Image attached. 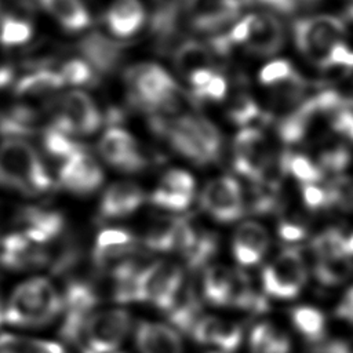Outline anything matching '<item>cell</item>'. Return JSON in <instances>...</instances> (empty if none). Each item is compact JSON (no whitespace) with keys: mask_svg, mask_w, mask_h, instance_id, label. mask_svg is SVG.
I'll return each mask as SVG.
<instances>
[{"mask_svg":"<svg viewBox=\"0 0 353 353\" xmlns=\"http://www.w3.org/2000/svg\"><path fill=\"white\" fill-rule=\"evenodd\" d=\"M62 310V298L47 279L34 277L18 285L3 307V323L39 327L52 321Z\"/></svg>","mask_w":353,"mask_h":353,"instance_id":"6da1fadb","label":"cell"},{"mask_svg":"<svg viewBox=\"0 0 353 353\" xmlns=\"http://www.w3.org/2000/svg\"><path fill=\"white\" fill-rule=\"evenodd\" d=\"M51 176L37 152L25 141L10 138L0 145V185L26 194L51 188Z\"/></svg>","mask_w":353,"mask_h":353,"instance_id":"7a4b0ae2","label":"cell"},{"mask_svg":"<svg viewBox=\"0 0 353 353\" xmlns=\"http://www.w3.org/2000/svg\"><path fill=\"white\" fill-rule=\"evenodd\" d=\"M130 98L134 105L149 114L160 112L181 88L159 65L141 63L125 72Z\"/></svg>","mask_w":353,"mask_h":353,"instance_id":"3957f363","label":"cell"},{"mask_svg":"<svg viewBox=\"0 0 353 353\" xmlns=\"http://www.w3.org/2000/svg\"><path fill=\"white\" fill-rule=\"evenodd\" d=\"M292 30L298 50L321 69H325L331 48L345 36L343 22L332 15L298 19Z\"/></svg>","mask_w":353,"mask_h":353,"instance_id":"277c9868","label":"cell"},{"mask_svg":"<svg viewBox=\"0 0 353 353\" xmlns=\"http://www.w3.org/2000/svg\"><path fill=\"white\" fill-rule=\"evenodd\" d=\"M284 39L283 23L269 12L248 14L229 29L232 46L243 44L248 52L258 57H270L279 52Z\"/></svg>","mask_w":353,"mask_h":353,"instance_id":"5b68a950","label":"cell"},{"mask_svg":"<svg viewBox=\"0 0 353 353\" xmlns=\"http://www.w3.org/2000/svg\"><path fill=\"white\" fill-rule=\"evenodd\" d=\"M130 314L123 309L91 313L84 324L77 349L81 353H113L130 330Z\"/></svg>","mask_w":353,"mask_h":353,"instance_id":"8992f818","label":"cell"},{"mask_svg":"<svg viewBox=\"0 0 353 353\" xmlns=\"http://www.w3.org/2000/svg\"><path fill=\"white\" fill-rule=\"evenodd\" d=\"M183 274L179 266L170 262H154L145 266L135 279V301L152 302L159 309L168 312L174 305Z\"/></svg>","mask_w":353,"mask_h":353,"instance_id":"52a82bcc","label":"cell"},{"mask_svg":"<svg viewBox=\"0 0 353 353\" xmlns=\"http://www.w3.org/2000/svg\"><path fill=\"white\" fill-rule=\"evenodd\" d=\"M51 114V127L68 135H90L101 125V114L94 101L83 91L63 94L54 102Z\"/></svg>","mask_w":353,"mask_h":353,"instance_id":"ba28073f","label":"cell"},{"mask_svg":"<svg viewBox=\"0 0 353 353\" xmlns=\"http://www.w3.org/2000/svg\"><path fill=\"white\" fill-rule=\"evenodd\" d=\"M306 266L298 248L283 250L262 273L263 290L279 299L295 298L306 283Z\"/></svg>","mask_w":353,"mask_h":353,"instance_id":"9c48e42d","label":"cell"},{"mask_svg":"<svg viewBox=\"0 0 353 353\" xmlns=\"http://www.w3.org/2000/svg\"><path fill=\"white\" fill-rule=\"evenodd\" d=\"M200 204L219 222L236 221L244 212L241 188L230 176H221L208 182L201 192Z\"/></svg>","mask_w":353,"mask_h":353,"instance_id":"30bf717a","label":"cell"},{"mask_svg":"<svg viewBox=\"0 0 353 353\" xmlns=\"http://www.w3.org/2000/svg\"><path fill=\"white\" fill-rule=\"evenodd\" d=\"M98 149L102 157L117 170L138 172L148 165V159L141 153L137 141L123 128H109L102 135Z\"/></svg>","mask_w":353,"mask_h":353,"instance_id":"8fae6325","label":"cell"},{"mask_svg":"<svg viewBox=\"0 0 353 353\" xmlns=\"http://www.w3.org/2000/svg\"><path fill=\"white\" fill-rule=\"evenodd\" d=\"M59 181L72 193L88 194L99 188L103 174L99 164L81 150L63 161L59 171Z\"/></svg>","mask_w":353,"mask_h":353,"instance_id":"7c38bea8","label":"cell"},{"mask_svg":"<svg viewBox=\"0 0 353 353\" xmlns=\"http://www.w3.org/2000/svg\"><path fill=\"white\" fill-rule=\"evenodd\" d=\"M194 196V179L183 170H171L164 174L159 186L153 190L150 200L153 204L170 210H186Z\"/></svg>","mask_w":353,"mask_h":353,"instance_id":"4fadbf2b","label":"cell"},{"mask_svg":"<svg viewBox=\"0 0 353 353\" xmlns=\"http://www.w3.org/2000/svg\"><path fill=\"white\" fill-rule=\"evenodd\" d=\"M138 353H183V345L178 332L170 325L142 321L135 331Z\"/></svg>","mask_w":353,"mask_h":353,"instance_id":"5bb4252c","label":"cell"},{"mask_svg":"<svg viewBox=\"0 0 353 353\" xmlns=\"http://www.w3.org/2000/svg\"><path fill=\"white\" fill-rule=\"evenodd\" d=\"M145 200L141 186L134 182L121 181L110 185L99 204V212L103 218H121L134 212Z\"/></svg>","mask_w":353,"mask_h":353,"instance_id":"9a60e30c","label":"cell"},{"mask_svg":"<svg viewBox=\"0 0 353 353\" xmlns=\"http://www.w3.org/2000/svg\"><path fill=\"white\" fill-rule=\"evenodd\" d=\"M80 51L90 66L102 73L114 70L123 57V47L99 33L85 36L80 43Z\"/></svg>","mask_w":353,"mask_h":353,"instance_id":"2e32d148","label":"cell"},{"mask_svg":"<svg viewBox=\"0 0 353 353\" xmlns=\"http://www.w3.org/2000/svg\"><path fill=\"white\" fill-rule=\"evenodd\" d=\"M145 21V11L139 0H113L106 12V25L114 36L135 34Z\"/></svg>","mask_w":353,"mask_h":353,"instance_id":"e0dca14e","label":"cell"},{"mask_svg":"<svg viewBox=\"0 0 353 353\" xmlns=\"http://www.w3.org/2000/svg\"><path fill=\"white\" fill-rule=\"evenodd\" d=\"M22 216L28 225L23 234L39 245L58 237L62 233L63 216L59 212L44 211L40 208H26Z\"/></svg>","mask_w":353,"mask_h":353,"instance_id":"ac0fdd59","label":"cell"},{"mask_svg":"<svg viewBox=\"0 0 353 353\" xmlns=\"http://www.w3.org/2000/svg\"><path fill=\"white\" fill-rule=\"evenodd\" d=\"M228 305H233L252 313H263L268 309V302L262 295L254 291L250 277L241 270H232Z\"/></svg>","mask_w":353,"mask_h":353,"instance_id":"d6986e66","label":"cell"},{"mask_svg":"<svg viewBox=\"0 0 353 353\" xmlns=\"http://www.w3.org/2000/svg\"><path fill=\"white\" fill-rule=\"evenodd\" d=\"M306 98V81L295 72L287 80L273 85L270 106L273 113H288ZM283 114V116H284Z\"/></svg>","mask_w":353,"mask_h":353,"instance_id":"ffe728a7","label":"cell"},{"mask_svg":"<svg viewBox=\"0 0 353 353\" xmlns=\"http://www.w3.org/2000/svg\"><path fill=\"white\" fill-rule=\"evenodd\" d=\"M63 84L59 72L41 69L22 77L15 87V94L19 98H41L59 90Z\"/></svg>","mask_w":353,"mask_h":353,"instance_id":"44dd1931","label":"cell"},{"mask_svg":"<svg viewBox=\"0 0 353 353\" xmlns=\"http://www.w3.org/2000/svg\"><path fill=\"white\" fill-rule=\"evenodd\" d=\"M174 65L176 70L188 79L197 70L211 69L212 57L204 44L189 40L179 46V48L175 51Z\"/></svg>","mask_w":353,"mask_h":353,"instance_id":"7402d4cb","label":"cell"},{"mask_svg":"<svg viewBox=\"0 0 353 353\" xmlns=\"http://www.w3.org/2000/svg\"><path fill=\"white\" fill-rule=\"evenodd\" d=\"M291 342L270 323H261L250 334L251 353H290Z\"/></svg>","mask_w":353,"mask_h":353,"instance_id":"603a6c76","label":"cell"},{"mask_svg":"<svg viewBox=\"0 0 353 353\" xmlns=\"http://www.w3.org/2000/svg\"><path fill=\"white\" fill-rule=\"evenodd\" d=\"M41 4L68 30H81L90 23V15L80 0H40Z\"/></svg>","mask_w":353,"mask_h":353,"instance_id":"cb8c5ba5","label":"cell"},{"mask_svg":"<svg viewBox=\"0 0 353 353\" xmlns=\"http://www.w3.org/2000/svg\"><path fill=\"white\" fill-rule=\"evenodd\" d=\"M39 113L23 105L14 106L6 113H0V134L6 137H22L33 134L37 128Z\"/></svg>","mask_w":353,"mask_h":353,"instance_id":"d4e9b609","label":"cell"},{"mask_svg":"<svg viewBox=\"0 0 353 353\" xmlns=\"http://www.w3.org/2000/svg\"><path fill=\"white\" fill-rule=\"evenodd\" d=\"M232 270L223 265H212L205 269L203 277V295L212 305H228Z\"/></svg>","mask_w":353,"mask_h":353,"instance_id":"484cf974","label":"cell"},{"mask_svg":"<svg viewBox=\"0 0 353 353\" xmlns=\"http://www.w3.org/2000/svg\"><path fill=\"white\" fill-rule=\"evenodd\" d=\"M255 185L248 189L247 194H243L244 207L256 215H265L273 212L279 204L277 183L270 182H254Z\"/></svg>","mask_w":353,"mask_h":353,"instance_id":"4316f807","label":"cell"},{"mask_svg":"<svg viewBox=\"0 0 353 353\" xmlns=\"http://www.w3.org/2000/svg\"><path fill=\"white\" fill-rule=\"evenodd\" d=\"M295 328L313 343H319L325 334L324 314L312 306H299L291 313Z\"/></svg>","mask_w":353,"mask_h":353,"instance_id":"83f0119b","label":"cell"},{"mask_svg":"<svg viewBox=\"0 0 353 353\" xmlns=\"http://www.w3.org/2000/svg\"><path fill=\"white\" fill-rule=\"evenodd\" d=\"M353 265L346 255L319 258L314 265L316 279L325 285H336L343 283L352 273Z\"/></svg>","mask_w":353,"mask_h":353,"instance_id":"f1b7e54d","label":"cell"},{"mask_svg":"<svg viewBox=\"0 0 353 353\" xmlns=\"http://www.w3.org/2000/svg\"><path fill=\"white\" fill-rule=\"evenodd\" d=\"M181 218H167L157 222L145 236V245L156 251L176 250Z\"/></svg>","mask_w":353,"mask_h":353,"instance_id":"f546056e","label":"cell"},{"mask_svg":"<svg viewBox=\"0 0 353 353\" xmlns=\"http://www.w3.org/2000/svg\"><path fill=\"white\" fill-rule=\"evenodd\" d=\"M218 247V241L215 234H211L204 230H199L192 241V244L188 247V250L183 252V256L186 258L188 268L192 270L203 268L211 256L215 254Z\"/></svg>","mask_w":353,"mask_h":353,"instance_id":"4dcf8cb0","label":"cell"},{"mask_svg":"<svg viewBox=\"0 0 353 353\" xmlns=\"http://www.w3.org/2000/svg\"><path fill=\"white\" fill-rule=\"evenodd\" d=\"M281 165L284 172H290L303 183H316L323 179V171L320 167L303 154L285 152L281 154Z\"/></svg>","mask_w":353,"mask_h":353,"instance_id":"1f68e13d","label":"cell"},{"mask_svg":"<svg viewBox=\"0 0 353 353\" xmlns=\"http://www.w3.org/2000/svg\"><path fill=\"white\" fill-rule=\"evenodd\" d=\"M233 245L247 247L263 256L269 247V234L266 229L252 221L243 222L234 232Z\"/></svg>","mask_w":353,"mask_h":353,"instance_id":"d6a6232c","label":"cell"},{"mask_svg":"<svg viewBox=\"0 0 353 353\" xmlns=\"http://www.w3.org/2000/svg\"><path fill=\"white\" fill-rule=\"evenodd\" d=\"M43 143L46 150L55 159H62L63 161L74 156L76 153L84 150L77 142L70 139L68 134L54 128L48 127L43 137Z\"/></svg>","mask_w":353,"mask_h":353,"instance_id":"836d02e7","label":"cell"},{"mask_svg":"<svg viewBox=\"0 0 353 353\" xmlns=\"http://www.w3.org/2000/svg\"><path fill=\"white\" fill-rule=\"evenodd\" d=\"M345 239L339 229H327L317 234L312 241V250L317 258H328L346 255L345 254ZM347 256V255H346Z\"/></svg>","mask_w":353,"mask_h":353,"instance_id":"e575fe53","label":"cell"},{"mask_svg":"<svg viewBox=\"0 0 353 353\" xmlns=\"http://www.w3.org/2000/svg\"><path fill=\"white\" fill-rule=\"evenodd\" d=\"M320 170L339 172L350 163L349 149L338 142H328L321 146L319 152Z\"/></svg>","mask_w":353,"mask_h":353,"instance_id":"d590c367","label":"cell"},{"mask_svg":"<svg viewBox=\"0 0 353 353\" xmlns=\"http://www.w3.org/2000/svg\"><path fill=\"white\" fill-rule=\"evenodd\" d=\"M256 102L244 91H239L229 103V117L237 125H247L259 116Z\"/></svg>","mask_w":353,"mask_h":353,"instance_id":"8d00e7d4","label":"cell"},{"mask_svg":"<svg viewBox=\"0 0 353 353\" xmlns=\"http://www.w3.org/2000/svg\"><path fill=\"white\" fill-rule=\"evenodd\" d=\"M30 34V23L19 18L6 17L0 25V43L7 47L18 46L28 41Z\"/></svg>","mask_w":353,"mask_h":353,"instance_id":"74e56055","label":"cell"},{"mask_svg":"<svg viewBox=\"0 0 353 353\" xmlns=\"http://www.w3.org/2000/svg\"><path fill=\"white\" fill-rule=\"evenodd\" d=\"M330 205L353 210V179L347 176L334 178L325 188Z\"/></svg>","mask_w":353,"mask_h":353,"instance_id":"f35d334b","label":"cell"},{"mask_svg":"<svg viewBox=\"0 0 353 353\" xmlns=\"http://www.w3.org/2000/svg\"><path fill=\"white\" fill-rule=\"evenodd\" d=\"M59 74L63 79V83L74 84V85H84L91 84L95 79V74L92 72V68L87 61L83 59H70L68 61Z\"/></svg>","mask_w":353,"mask_h":353,"instance_id":"ab89813d","label":"cell"},{"mask_svg":"<svg viewBox=\"0 0 353 353\" xmlns=\"http://www.w3.org/2000/svg\"><path fill=\"white\" fill-rule=\"evenodd\" d=\"M295 73L292 65L285 59H276L266 63L259 72V81L265 85H276Z\"/></svg>","mask_w":353,"mask_h":353,"instance_id":"60d3db41","label":"cell"},{"mask_svg":"<svg viewBox=\"0 0 353 353\" xmlns=\"http://www.w3.org/2000/svg\"><path fill=\"white\" fill-rule=\"evenodd\" d=\"M135 244V240L131 233L123 229H105L102 230L95 243V248L98 251H109V250H117L125 245Z\"/></svg>","mask_w":353,"mask_h":353,"instance_id":"b9f144b4","label":"cell"},{"mask_svg":"<svg viewBox=\"0 0 353 353\" xmlns=\"http://www.w3.org/2000/svg\"><path fill=\"white\" fill-rule=\"evenodd\" d=\"M228 91V84L223 76L214 73L211 80L200 90L193 91V97L197 101H222L226 95Z\"/></svg>","mask_w":353,"mask_h":353,"instance_id":"7bdbcfd3","label":"cell"},{"mask_svg":"<svg viewBox=\"0 0 353 353\" xmlns=\"http://www.w3.org/2000/svg\"><path fill=\"white\" fill-rule=\"evenodd\" d=\"M331 128L341 137L353 141V110L343 108L330 114Z\"/></svg>","mask_w":353,"mask_h":353,"instance_id":"ee69618b","label":"cell"},{"mask_svg":"<svg viewBox=\"0 0 353 353\" xmlns=\"http://www.w3.org/2000/svg\"><path fill=\"white\" fill-rule=\"evenodd\" d=\"M302 197L307 208L320 210L330 205L325 189L316 186L314 183H305L302 186Z\"/></svg>","mask_w":353,"mask_h":353,"instance_id":"f6af8a7d","label":"cell"},{"mask_svg":"<svg viewBox=\"0 0 353 353\" xmlns=\"http://www.w3.org/2000/svg\"><path fill=\"white\" fill-rule=\"evenodd\" d=\"M277 233L280 236L281 240L284 241H299L302 239L306 237L307 232H306V228L301 223H296V222H288V221H284L279 225L277 228Z\"/></svg>","mask_w":353,"mask_h":353,"instance_id":"bcb514c9","label":"cell"},{"mask_svg":"<svg viewBox=\"0 0 353 353\" xmlns=\"http://www.w3.org/2000/svg\"><path fill=\"white\" fill-rule=\"evenodd\" d=\"M0 353H25L23 338L1 334L0 335Z\"/></svg>","mask_w":353,"mask_h":353,"instance_id":"7dc6e473","label":"cell"},{"mask_svg":"<svg viewBox=\"0 0 353 353\" xmlns=\"http://www.w3.org/2000/svg\"><path fill=\"white\" fill-rule=\"evenodd\" d=\"M336 314L341 319L353 324V287L350 290H347V292L345 294L343 299L341 301V303L336 309Z\"/></svg>","mask_w":353,"mask_h":353,"instance_id":"c3c4849f","label":"cell"},{"mask_svg":"<svg viewBox=\"0 0 353 353\" xmlns=\"http://www.w3.org/2000/svg\"><path fill=\"white\" fill-rule=\"evenodd\" d=\"M317 353H353L350 345L342 341H332L317 347Z\"/></svg>","mask_w":353,"mask_h":353,"instance_id":"681fc988","label":"cell"},{"mask_svg":"<svg viewBox=\"0 0 353 353\" xmlns=\"http://www.w3.org/2000/svg\"><path fill=\"white\" fill-rule=\"evenodd\" d=\"M14 77V70L10 66H0V88L6 87L12 81Z\"/></svg>","mask_w":353,"mask_h":353,"instance_id":"f907efd6","label":"cell"},{"mask_svg":"<svg viewBox=\"0 0 353 353\" xmlns=\"http://www.w3.org/2000/svg\"><path fill=\"white\" fill-rule=\"evenodd\" d=\"M345 254L347 256L353 255V234H350L349 237L345 239Z\"/></svg>","mask_w":353,"mask_h":353,"instance_id":"816d5d0a","label":"cell"},{"mask_svg":"<svg viewBox=\"0 0 353 353\" xmlns=\"http://www.w3.org/2000/svg\"><path fill=\"white\" fill-rule=\"evenodd\" d=\"M346 17L353 21V3L347 7V10H346Z\"/></svg>","mask_w":353,"mask_h":353,"instance_id":"f5cc1de1","label":"cell"},{"mask_svg":"<svg viewBox=\"0 0 353 353\" xmlns=\"http://www.w3.org/2000/svg\"><path fill=\"white\" fill-rule=\"evenodd\" d=\"M346 74H347V77H349L350 83L353 84V66H352V68H349V69H346Z\"/></svg>","mask_w":353,"mask_h":353,"instance_id":"db71d44e","label":"cell"}]
</instances>
